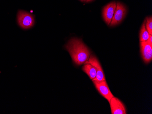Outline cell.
I'll list each match as a JSON object with an SVG mask.
<instances>
[{
	"instance_id": "obj_1",
	"label": "cell",
	"mask_w": 152,
	"mask_h": 114,
	"mask_svg": "<svg viewBox=\"0 0 152 114\" xmlns=\"http://www.w3.org/2000/svg\"><path fill=\"white\" fill-rule=\"evenodd\" d=\"M72 61L77 65L85 63L89 58L91 52L80 39L72 38L65 46Z\"/></svg>"
},
{
	"instance_id": "obj_2",
	"label": "cell",
	"mask_w": 152,
	"mask_h": 114,
	"mask_svg": "<svg viewBox=\"0 0 152 114\" xmlns=\"http://www.w3.org/2000/svg\"><path fill=\"white\" fill-rule=\"evenodd\" d=\"M17 18L19 25L24 29L30 28L35 24L34 17L25 11H19Z\"/></svg>"
},
{
	"instance_id": "obj_3",
	"label": "cell",
	"mask_w": 152,
	"mask_h": 114,
	"mask_svg": "<svg viewBox=\"0 0 152 114\" xmlns=\"http://www.w3.org/2000/svg\"><path fill=\"white\" fill-rule=\"evenodd\" d=\"M127 9L124 4L120 2H116V8L111 22L109 25L114 26L120 24L125 18Z\"/></svg>"
},
{
	"instance_id": "obj_4",
	"label": "cell",
	"mask_w": 152,
	"mask_h": 114,
	"mask_svg": "<svg viewBox=\"0 0 152 114\" xmlns=\"http://www.w3.org/2000/svg\"><path fill=\"white\" fill-rule=\"evenodd\" d=\"M93 82L96 90H98L101 96L107 99V101L109 102L111 99L114 97V96L110 91L106 81H93Z\"/></svg>"
},
{
	"instance_id": "obj_5",
	"label": "cell",
	"mask_w": 152,
	"mask_h": 114,
	"mask_svg": "<svg viewBox=\"0 0 152 114\" xmlns=\"http://www.w3.org/2000/svg\"><path fill=\"white\" fill-rule=\"evenodd\" d=\"M84 64H90L94 66L96 70V77L93 79V81H106L103 70L102 68L101 65L100 64L99 60L96 57L93 55H90L89 58Z\"/></svg>"
},
{
	"instance_id": "obj_6",
	"label": "cell",
	"mask_w": 152,
	"mask_h": 114,
	"mask_svg": "<svg viewBox=\"0 0 152 114\" xmlns=\"http://www.w3.org/2000/svg\"><path fill=\"white\" fill-rule=\"evenodd\" d=\"M116 8V2L113 1L105 6L102 9V17L108 25L111 22Z\"/></svg>"
},
{
	"instance_id": "obj_7",
	"label": "cell",
	"mask_w": 152,
	"mask_h": 114,
	"mask_svg": "<svg viewBox=\"0 0 152 114\" xmlns=\"http://www.w3.org/2000/svg\"><path fill=\"white\" fill-rule=\"evenodd\" d=\"M142 57L145 63L150 62L152 60V46L147 41L140 43Z\"/></svg>"
},
{
	"instance_id": "obj_8",
	"label": "cell",
	"mask_w": 152,
	"mask_h": 114,
	"mask_svg": "<svg viewBox=\"0 0 152 114\" xmlns=\"http://www.w3.org/2000/svg\"><path fill=\"white\" fill-rule=\"evenodd\" d=\"M110 107L112 114H126V109L123 103L118 98L113 97L110 100Z\"/></svg>"
},
{
	"instance_id": "obj_9",
	"label": "cell",
	"mask_w": 152,
	"mask_h": 114,
	"mask_svg": "<svg viewBox=\"0 0 152 114\" xmlns=\"http://www.w3.org/2000/svg\"><path fill=\"white\" fill-rule=\"evenodd\" d=\"M82 70L88 75L91 80H93L96 77V70L94 66L90 64H85L83 66Z\"/></svg>"
},
{
	"instance_id": "obj_10",
	"label": "cell",
	"mask_w": 152,
	"mask_h": 114,
	"mask_svg": "<svg viewBox=\"0 0 152 114\" xmlns=\"http://www.w3.org/2000/svg\"><path fill=\"white\" fill-rule=\"evenodd\" d=\"M145 23L146 19L144 20L143 24L142 25L140 31V42L147 41L150 35L146 28Z\"/></svg>"
},
{
	"instance_id": "obj_11",
	"label": "cell",
	"mask_w": 152,
	"mask_h": 114,
	"mask_svg": "<svg viewBox=\"0 0 152 114\" xmlns=\"http://www.w3.org/2000/svg\"><path fill=\"white\" fill-rule=\"evenodd\" d=\"M146 28L149 34L152 35V16L146 18Z\"/></svg>"
},
{
	"instance_id": "obj_12",
	"label": "cell",
	"mask_w": 152,
	"mask_h": 114,
	"mask_svg": "<svg viewBox=\"0 0 152 114\" xmlns=\"http://www.w3.org/2000/svg\"><path fill=\"white\" fill-rule=\"evenodd\" d=\"M147 41L151 46H152V35H149V38L147 40Z\"/></svg>"
},
{
	"instance_id": "obj_13",
	"label": "cell",
	"mask_w": 152,
	"mask_h": 114,
	"mask_svg": "<svg viewBox=\"0 0 152 114\" xmlns=\"http://www.w3.org/2000/svg\"><path fill=\"white\" fill-rule=\"evenodd\" d=\"M92 0H87V1H88V2H89V1H92Z\"/></svg>"
},
{
	"instance_id": "obj_14",
	"label": "cell",
	"mask_w": 152,
	"mask_h": 114,
	"mask_svg": "<svg viewBox=\"0 0 152 114\" xmlns=\"http://www.w3.org/2000/svg\"><path fill=\"white\" fill-rule=\"evenodd\" d=\"M81 1H86L87 0H81Z\"/></svg>"
}]
</instances>
